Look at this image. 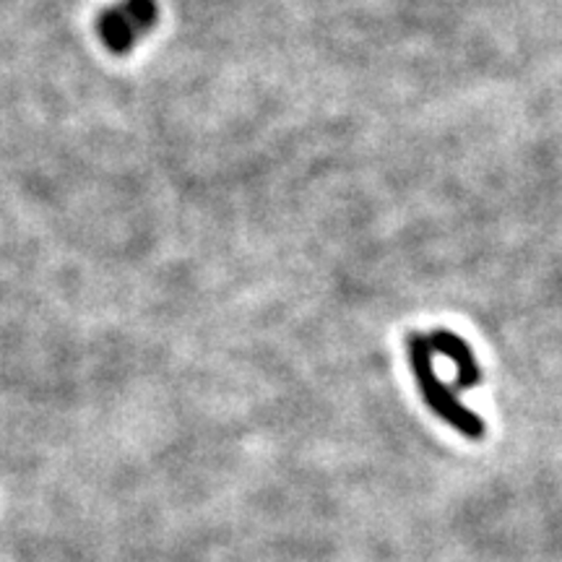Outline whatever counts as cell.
<instances>
[{
	"label": "cell",
	"mask_w": 562,
	"mask_h": 562,
	"mask_svg": "<svg viewBox=\"0 0 562 562\" xmlns=\"http://www.w3.org/2000/svg\"><path fill=\"white\" fill-rule=\"evenodd\" d=\"M430 347L438 349L440 355H446L448 360L456 364V389L463 391V389H472L482 381V370L480 364H476L472 349H469V344L461 339V336H456L453 331H435V336L430 339Z\"/></svg>",
	"instance_id": "3957f363"
},
{
	"label": "cell",
	"mask_w": 562,
	"mask_h": 562,
	"mask_svg": "<svg viewBox=\"0 0 562 562\" xmlns=\"http://www.w3.org/2000/svg\"><path fill=\"white\" fill-rule=\"evenodd\" d=\"M406 347H409V364L414 372V381H417L422 398H425L427 406H430L440 419H446L448 425L467 435L469 440H482L484 438L482 417H476L472 409H467V406L453 396V391L448 389L438 375H435L430 341L419 334H409Z\"/></svg>",
	"instance_id": "6da1fadb"
},
{
	"label": "cell",
	"mask_w": 562,
	"mask_h": 562,
	"mask_svg": "<svg viewBox=\"0 0 562 562\" xmlns=\"http://www.w3.org/2000/svg\"><path fill=\"white\" fill-rule=\"evenodd\" d=\"M157 24L154 0H121L100 16V37L112 53H131Z\"/></svg>",
	"instance_id": "7a4b0ae2"
}]
</instances>
